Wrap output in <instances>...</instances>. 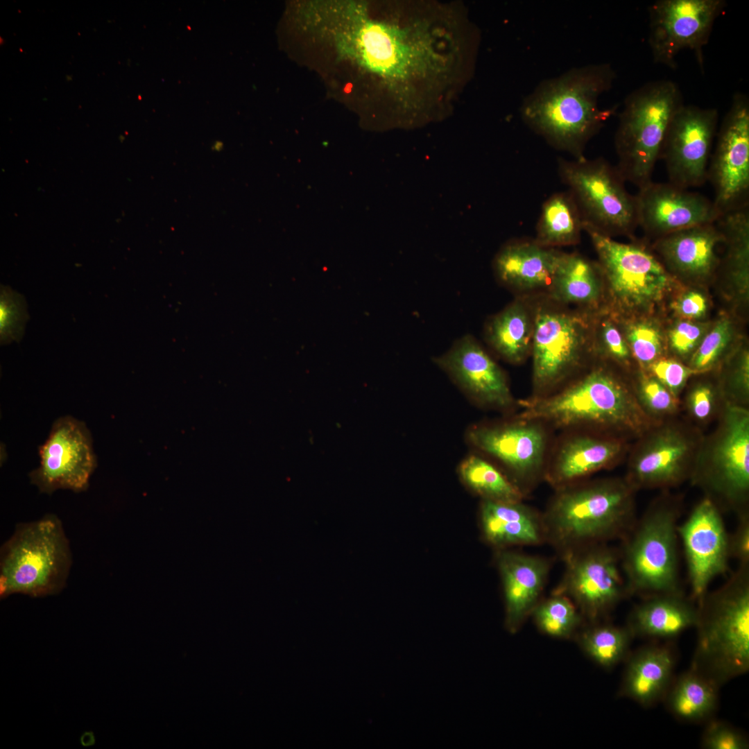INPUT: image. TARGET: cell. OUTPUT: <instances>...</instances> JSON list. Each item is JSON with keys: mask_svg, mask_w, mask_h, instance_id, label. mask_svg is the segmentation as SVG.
Here are the masks:
<instances>
[{"mask_svg": "<svg viewBox=\"0 0 749 749\" xmlns=\"http://www.w3.org/2000/svg\"><path fill=\"white\" fill-rule=\"evenodd\" d=\"M422 4L406 3L404 15L395 21L368 13L348 40L347 59L387 85L401 114H414L430 103L451 69L449 35L433 9Z\"/></svg>", "mask_w": 749, "mask_h": 749, "instance_id": "cell-1", "label": "cell"}, {"mask_svg": "<svg viewBox=\"0 0 749 749\" xmlns=\"http://www.w3.org/2000/svg\"><path fill=\"white\" fill-rule=\"evenodd\" d=\"M516 415L562 431H637L646 415L625 381L592 363L556 391L517 401Z\"/></svg>", "mask_w": 749, "mask_h": 749, "instance_id": "cell-2", "label": "cell"}, {"mask_svg": "<svg viewBox=\"0 0 749 749\" xmlns=\"http://www.w3.org/2000/svg\"><path fill=\"white\" fill-rule=\"evenodd\" d=\"M614 78L610 64H599L544 80L524 99L522 119L556 148L582 158L587 142L614 113L598 103Z\"/></svg>", "mask_w": 749, "mask_h": 749, "instance_id": "cell-3", "label": "cell"}, {"mask_svg": "<svg viewBox=\"0 0 749 749\" xmlns=\"http://www.w3.org/2000/svg\"><path fill=\"white\" fill-rule=\"evenodd\" d=\"M632 488L617 479L582 481L555 490L542 512L549 544L565 555L622 539L635 524Z\"/></svg>", "mask_w": 749, "mask_h": 749, "instance_id": "cell-4", "label": "cell"}, {"mask_svg": "<svg viewBox=\"0 0 749 749\" xmlns=\"http://www.w3.org/2000/svg\"><path fill=\"white\" fill-rule=\"evenodd\" d=\"M748 565L698 603L691 669L718 687L749 669Z\"/></svg>", "mask_w": 749, "mask_h": 749, "instance_id": "cell-5", "label": "cell"}, {"mask_svg": "<svg viewBox=\"0 0 749 749\" xmlns=\"http://www.w3.org/2000/svg\"><path fill=\"white\" fill-rule=\"evenodd\" d=\"M531 397L548 395L577 376L594 359L595 313L565 306L546 295L533 297Z\"/></svg>", "mask_w": 749, "mask_h": 749, "instance_id": "cell-6", "label": "cell"}, {"mask_svg": "<svg viewBox=\"0 0 749 749\" xmlns=\"http://www.w3.org/2000/svg\"><path fill=\"white\" fill-rule=\"evenodd\" d=\"M71 563L69 541L57 516L18 524L1 549L0 596L58 594L65 585Z\"/></svg>", "mask_w": 749, "mask_h": 749, "instance_id": "cell-7", "label": "cell"}, {"mask_svg": "<svg viewBox=\"0 0 749 749\" xmlns=\"http://www.w3.org/2000/svg\"><path fill=\"white\" fill-rule=\"evenodd\" d=\"M684 105L673 81L648 83L626 98L615 135L618 170L639 189L651 182L670 123Z\"/></svg>", "mask_w": 749, "mask_h": 749, "instance_id": "cell-8", "label": "cell"}, {"mask_svg": "<svg viewBox=\"0 0 749 749\" xmlns=\"http://www.w3.org/2000/svg\"><path fill=\"white\" fill-rule=\"evenodd\" d=\"M596 252L604 279L606 308L634 317L652 309L677 284L657 256L639 243L616 241L583 223Z\"/></svg>", "mask_w": 749, "mask_h": 749, "instance_id": "cell-9", "label": "cell"}, {"mask_svg": "<svg viewBox=\"0 0 749 749\" xmlns=\"http://www.w3.org/2000/svg\"><path fill=\"white\" fill-rule=\"evenodd\" d=\"M678 511L669 505L648 510L621 539L619 551L627 595L681 592L677 555Z\"/></svg>", "mask_w": 749, "mask_h": 749, "instance_id": "cell-10", "label": "cell"}, {"mask_svg": "<svg viewBox=\"0 0 749 749\" xmlns=\"http://www.w3.org/2000/svg\"><path fill=\"white\" fill-rule=\"evenodd\" d=\"M563 180L581 212L583 223L612 237L633 238L638 227L637 201L626 189L617 169L605 160H587L561 164Z\"/></svg>", "mask_w": 749, "mask_h": 749, "instance_id": "cell-11", "label": "cell"}, {"mask_svg": "<svg viewBox=\"0 0 749 749\" xmlns=\"http://www.w3.org/2000/svg\"><path fill=\"white\" fill-rule=\"evenodd\" d=\"M548 427L515 416L513 420L472 427L470 442L481 451L498 460L509 479L525 497L544 481L549 451Z\"/></svg>", "mask_w": 749, "mask_h": 749, "instance_id": "cell-12", "label": "cell"}, {"mask_svg": "<svg viewBox=\"0 0 749 749\" xmlns=\"http://www.w3.org/2000/svg\"><path fill=\"white\" fill-rule=\"evenodd\" d=\"M565 570L553 592L569 597L586 623L601 621L626 594L619 551L599 544L561 558Z\"/></svg>", "mask_w": 749, "mask_h": 749, "instance_id": "cell-13", "label": "cell"}, {"mask_svg": "<svg viewBox=\"0 0 749 749\" xmlns=\"http://www.w3.org/2000/svg\"><path fill=\"white\" fill-rule=\"evenodd\" d=\"M723 0H659L648 8V44L655 62L675 68L683 50L693 51L700 66L714 21Z\"/></svg>", "mask_w": 749, "mask_h": 749, "instance_id": "cell-14", "label": "cell"}, {"mask_svg": "<svg viewBox=\"0 0 749 749\" xmlns=\"http://www.w3.org/2000/svg\"><path fill=\"white\" fill-rule=\"evenodd\" d=\"M708 169L715 191L713 202L722 215L748 206L749 100L745 94L733 97Z\"/></svg>", "mask_w": 749, "mask_h": 749, "instance_id": "cell-15", "label": "cell"}, {"mask_svg": "<svg viewBox=\"0 0 749 749\" xmlns=\"http://www.w3.org/2000/svg\"><path fill=\"white\" fill-rule=\"evenodd\" d=\"M40 457L39 467L30 473L31 483L49 494L59 489L85 490L96 466L89 430L71 416L53 423Z\"/></svg>", "mask_w": 749, "mask_h": 749, "instance_id": "cell-16", "label": "cell"}, {"mask_svg": "<svg viewBox=\"0 0 749 749\" xmlns=\"http://www.w3.org/2000/svg\"><path fill=\"white\" fill-rule=\"evenodd\" d=\"M715 108L683 105L667 130L660 157L670 183L688 189L707 178L708 162L718 123Z\"/></svg>", "mask_w": 749, "mask_h": 749, "instance_id": "cell-17", "label": "cell"}, {"mask_svg": "<svg viewBox=\"0 0 749 749\" xmlns=\"http://www.w3.org/2000/svg\"><path fill=\"white\" fill-rule=\"evenodd\" d=\"M677 531L686 555L691 597L698 603L712 580L728 569L729 535L718 507L709 498L702 500Z\"/></svg>", "mask_w": 749, "mask_h": 749, "instance_id": "cell-18", "label": "cell"}, {"mask_svg": "<svg viewBox=\"0 0 749 749\" xmlns=\"http://www.w3.org/2000/svg\"><path fill=\"white\" fill-rule=\"evenodd\" d=\"M433 361L477 404L501 411L518 407L505 372L472 335L457 338Z\"/></svg>", "mask_w": 749, "mask_h": 749, "instance_id": "cell-19", "label": "cell"}, {"mask_svg": "<svg viewBox=\"0 0 749 749\" xmlns=\"http://www.w3.org/2000/svg\"><path fill=\"white\" fill-rule=\"evenodd\" d=\"M638 227L654 240L689 227L716 223L722 216L710 200L671 183L650 182L635 196Z\"/></svg>", "mask_w": 749, "mask_h": 749, "instance_id": "cell-20", "label": "cell"}, {"mask_svg": "<svg viewBox=\"0 0 749 749\" xmlns=\"http://www.w3.org/2000/svg\"><path fill=\"white\" fill-rule=\"evenodd\" d=\"M708 485L727 501L741 504L749 490V413L728 406L712 454Z\"/></svg>", "mask_w": 749, "mask_h": 749, "instance_id": "cell-21", "label": "cell"}, {"mask_svg": "<svg viewBox=\"0 0 749 749\" xmlns=\"http://www.w3.org/2000/svg\"><path fill=\"white\" fill-rule=\"evenodd\" d=\"M495 556L503 592L505 627L515 633L542 599L552 560L511 549L497 550Z\"/></svg>", "mask_w": 749, "mask_h": 749, "instance_id": "cell-22", "label": "cell"}, {"mask_svg": "<svg viewBox=\"0 0 749 749\" xmlns=\"http://www.w3.org/2000/svg\"><path fill=\"white\" fill-rule=\"evenodd\" d=\"M553 450L549 451L544 481L554 490L584 480L611 465L621 454L620 440L593 431H564Z\"/></svg>", "mask_w": 749, "mask_h": 749, "instance_id": "cell-23", "label": "cell"}, {"mask_svg": "<svg viewBox=\"0 0 749 749\" xmlns=\"http://www.w3.org/2000/svg\"><path fill=\"white\" fill-rule=\"evenodd\" d=\"M723 235L716 222L700 225L665 235L652 246L657 257L676 279L704 282L719 268L716 249Z\"/></svg>", "mask_w": 749, "mask_h": 749, "instance_id": "cell-24", "label": "cell"}, {"mask_svg": "<svg viewBox=\"0 0 749 749\" xmlns=\"http://www.w3.org/2000/svg\"><path fill=\"white\" fill-rule=\"evenodd\" d=\"M563 252L533 241H510L492 261L497 282L517 296L546 295Z\"/></svg>", "mask_w": 749, "mask_h": 749, "instance_id": "cell-25", "label": "cell"}, {"mask_svg": "<svg viewBox=\"0 0 749 749\" xmlns=\"http://www.w3.org/2000/svg\"><path fill=\"white\" fill-rule=\"evenodd\" d=\"M479 521L484 540L497 550L546 544L542 513L524 501L482 500Z\"/></svg>", "mask_w": 749, "mask_h": 749, "instance_id": "cell-26", "label": "cell"}, {"mask_svg": "<svg viewBox=\"0 0 749 749\" xmlns=\"http://www.w3.org/2000/svg\"><path fill=\"white\" fill-rule=\"evenodd\" d=\"M534 330L533 297L517 296L490 316L483 327L489 347L511 364H521L531 356Z\"/></svg>", "mask_w": 749, "mask_h": 749, "instance_id": "cell-27", "label": "cell"}, {"mask_svg": "<svg viewBox=\"0 0 749 749\" xmlns=\"http://www.w3.org/2000/svg\"><path fill=\"white\" fill-rule=\"evenodd\" d=\"M546 296L592 313L606 307L604 279L599 264L578 254L562 253Z\"/></svg>", "mask_w": 749, "mask_h": 749, "instance_id": "cell-28", "label": "cell"}, {"mask_svg": "<svg viewBox=\"0 0 749 749\" xmlns=\"http://www.w3.org/2000/svg\"><path fill=\"white\" fill-rule=\"evenodd\" d=\"M698 608L681 592L648 596L631 611L627 627L632 635L671 638L696 626Z\"/></svg>", "mask_w": 749, "mask_h": 749, "instance_id": "cell-29", "label": "cell"}, {"mask_svg": "<svg viewBox=\"0 0 749 749\" xmlns=\"http://www.w3.org/2000/svg\"><path fill=\"white\" fill-rule=\"evenodd\" d=\"M690 449L689 442L679 433L662 432L637 456L626 481L632 488L674 483L682 476Z\"/></svg>", "mask_w": 749, "mask_h": 749, "instance_id": "cell-30", "label": "cell"}, {"mask_svg": "<svg viewBox=\"0 0 749 749\" xmlns=\"http://www.w3.org/2000/svg\"><path fill=\"white\" fill-rule=\"evenodd\" d=\"M673 664V655L667 647L651 646L639 650L628 662L623 694L642 705H651L666 691Z\"/></svg>", "mask_w": 749, "mask_h": 749, "instance_id": "cell-31", "label": "cell"}, {"mask_svg": "<svg viewBox=\"0 0 749 749\" xmlns=\"http://www.w3.org/2000/svg\"><path fill=\"white\" fill-rule=\"evenodd\" d=\"M583 218L572 195L558 193L544 204L534 240L548 248L570 246L579 241Z\"/></svg>", "mask_w": 749, "mask_h": 749, "instance_id": "cell-32", "label": "cell"}, {"mask_svg": "<svg viewBox=\"0 0 749 749\" xmlns=\"http://www.w3.org/2000/svg\"><path fill=\"white\" fill-rule=\"evenodd\" d=\"M718 686L691 669L675 682L668 697V706L678 718L697 721L709 716L717 703Z\"/></svg>", "mask_w": 749, "mask_h": 749, "instance_id": "cell-33", "label": "cell"}, {"mask_svg": "<svg viewBox=\"0 0 749 749\" xmlns=\"http://www.w3.org/2000/svg\"><path fill=\"white\" fill-rule=\"evenodd\" d=\"M633 635L626 627L601 623H586L576 638L584 653L596 664L610 668L626 656Z\"/></svg>", "mask_w": 749, "mask_h": 749, "instance_id": "cell-34", "label": "cell"}, {"mask_svg": "<svg viewBox=\"0 0 749 749\" xmlns=\"http://www.w3.org/2000/svg\"><path fill=\"white\" fill-rule=\"evenodd\" d=\"M459 473L465 484L483 500L515 502L526 497L506 474L479 456L467 457Z\"/></svg>", "mask_w": 749, "mask_h": 749, "instance_id": "cell-35", "label": "cell"}, {"mask_svg": "<svg viewBox=\"0 0 749 749\" xmlns=\"http://www.w3.org/2000/svg\"><path fill=\"white\" fill-rule=\"evenodd\" d=\"M531 617L541 632L557 639L576 637L586 623L573 601L567 596L555 592L548 597H542Z\"/></svg>", "mask_w": 749, "mask_h": 749, "instance_id": "cell-36", "label": "cell"}, {"mask_svg": "<svg viewBox=\"0 0 749 749\" xmlns=\"http://www.w3.org/2000/svg\"><path fill=\"white\" fill-rule=\"evenodd\" d=\"M592 346L595 359L610 360L622 367L630 363L632 356L627 341L616 318L606 307L594 315Z\"/></svg>", "mask_w": 749, "mask_h": 749, "instance_id": "cell-37", "label": "cell"}, {"mask_svg": "<svg viewBox=\"0 0 749 749\" xmlns=\"http://www.w3.org/2000/svg\"><path fill=\"white\" fill-rule=\"evenodd\" d=\"M612 313L624 335L632 356L642 365L649 367L660 359L664 350V338L655 324Z\"/></svg>", "mask_w": 749, "mask_h": 749, "instance_id": "cell-38", "label": "cell"}, {"mask_svg": "<svg viewBox=\"0 0 749 749\" xmlns=\"http://www.w3.org/2000/svg\"><path fill=\"white\" fill-rule=\"evenodd\" d=\"M29 316L22 295L9 286L0 289V342L1 345L22 338Z\"/></svg>", "mask_w": 749, "mask_h": 749, "instance_id": "cell-39", "label": "cell"}, {"mask_svg": "<svg viewBox=\"0 0 749 749\" xmlns=\"http://www.w3.org/2000/svg\"><path fill=\"white\" fill-rule=\"evenodd\" d=\"M733 338V327L728 318L717 321L707 332L700 343L692 354L690 368L695 372L711 368L730 345Z\"/></svg>", "mask_w": 749, "mask_h": 749, "instance_id": "cell-40", "label": "cell"}, {"mask_svg": "<svg viewBox=\"0 0 749 749\" xmlns=\"http://www.w3.org/2000/svg\"><path fill=\"white\" fill-rule=\"evenodd\" d=\"M708 324L691 320L678 321L668 332L669 346L679 356L692 355L708 331Z\"/></svg>", "mask_w": 749, "mask_h": 749, "instance_id": "cell-41", "label": "cell"}, {"mask_svg": "<svg viewBox=\"0 0 749 749\" xmlns=\"http://www.w3.org/2000/svg\"><path fill=\"white\" fill-rule=\"evenodd\" d=\"M654 376L664 387L676 397L688 379L695 372L690 367L673 359L660 358L650 366Z\"/></svg>", "mask_w": 749, "mask_h": 749, "instance_id": "cell-42", "label": "cell"}, {"mask_svg": "<svg viewBox=\"0 0 749 749\" xmlns=\"http://www.w3.org/2000/svg\"><path fill=\"white\" fill-rule=\"evenodd\" d=\"M641 400L657 414L668 413L676 407L675 397L654 376H644L640 381Z\"/></svg>", "mask_w": 749, "mask_h": 749, "instance_id": "cell-43", "label": "cell"}, {"mask_svg": "<svg viewBox=\"0 0 749 749\" xmlns=\"http://www.w3.org/2000/svg\"><path fill=\"white\" fill-rule=\"evenodd\" d=\"M702 746L707 749H746L748 741L739 731L721 722H712L704 732Z\"/></svg>", "mask_w": 749, "mask_h": 749, "instance_id": "cell-44", "label": "cell"}, {"mask_svg": "<svg viewBox=\"0 0 749 749\" xmlns=\"http://www.w3.org/2000/svg\"><path fill=\"white\" fill-rule=\"evenodd\" d=\"M673 308L680 318L693 320L706 313L707 300L702 293L691 290L681 294L674 301Z\"/></svg>", "mask_w": 749, "mask_h": 749, "instance_id": "cell-45", "label": "cell"}, {"mask_svg": "<svg viewBox=\"0 0 749 749\" xmlns=\"http://www.w3.org/2000/svg\"><path fill=\"white\" fill-rule=\"evenodd\" d=\"M730 557L737 559L741 565L749 562V519L746 513L741 515L734 533L729 535Z\"/></svg>", "mask_w": 749, "mask_h": 749, "instance_id": "cell-46", "label": "cell"}, {"mask_svg": "<svg viewBox=\"0 0 749 749\" xmlns=\"http://www.w3.org/2000/svg\"><path fill=\"white\" fill-rule=\"evenodd\" d=\"M689 405L693 415L698 419L707 418L714 406V393L707 385L696 386L690 393Z\"/></svg>", "mask_w": 749, "mask_h": 749, "instance_id": "cell-47", "label": "cell"}, {"mask_svg": "<svg viewBox=\"0 0 749 749\" xmlns=\"http://www.w3.org/2000/svg\"><path fill=\"white\" fill-rule=\"evenodd\" d=\"M81 742L84 746H88V745L93 744L94 742V735L92 734V733H91V732L87 733H87L84 734L83 735L82 738H81Z\"/></svg>", "mask_w": 749, "mask_h": 749, "instance_id": "cell-48", "label": "cell"}]
</instances>
